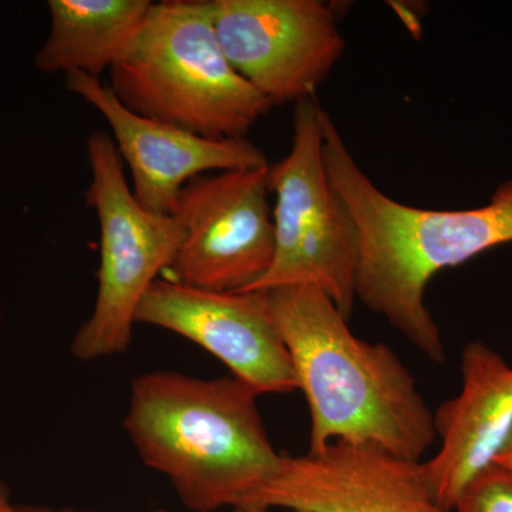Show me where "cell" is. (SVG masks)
<instances>
[{"label":"cell","instance_id":"6da1fadb","mask_svg":"<svg viewBox=\"0 0 512 512\" xmlns=\"http://www.w3.org/2000/svg\"><path fill=\"white\" fill-rule=\"evenodd\" d=\"M323 158L330 187L356 245V296L433 362L446 360L436 320L426 306L434 275L512 242V180L487 205L437 211L393 200L360 168L326 113Z\"/></svg>","mask_w":512,"mask_h":512},{"label":"cell","instance_id":"7a4b0ae2","mask_svg":"<svg viewBox=\"0 0 512 512\" xmlns=\"http://www.w3.org/2000/svg\"><path fill=\"white\" fill-rule=\"evenodd\" d=\"M264 292L308 402V453L346 441L420 461L437 440L434 414L396 353L353 335L348 319L315 286Z\"/></svg>","mask_w":512,"mask_h":512},{"label":"cell","instance_id":"3957f363","mask_svg":"<svg viewBox=\"0 0 512 512\" xmlns=\"http://www.w3.org/2000/svg\"><path fill=\"white\" fill-rule=\"evenodd\" d=\"M258 396L235 377L146 373L131 384L124 430L190 510H235L251 503L284 457L266 434Z\"/></svg>","mask_w":512,"mask_h":512},{"label":"cell","instance_id":"277c9868","mask_svg":"<svg viewBox=\"0 0 512 512\" xmlns=\"http://www.w3.org/2000/svg\"><path fill=\"white\" fill-rule=\"evenodd\" d=\"M109 72L128 110L214 140L247 138L274 109L222 52L212 0L153 3Z\"/></svg>","mask_w":512,"mask_h":512},{"label":"cell","instance_id":"5b68a950","mask_svg":"<svg viewBox=\"0 0 512 512\" xmlns=\"http://www.w3.org/2000/svg\"><path fill=\"white\" fill-rule=\"evenodd\" d=\"M92 183L87 205L100 225V266L96 303L74 335L72 353L83 362L126 352L138 305L165 268H171L184 241L174 215L141 207L124 177L116 144L94 131L87 140Z\"/></svg>","mask_w":512,"mask_h":512},{"label":"cell","instance_id":"8992f818","mask_svg":"<svg viewBox=\"0 0 512 512\" xmlns=\"http://www.w3.org/2000/svg\"><path fill=\"white\" fill-rule=\"evenodd\" d=\"M326 113L315 97L295 104L291 150L269 165V192L275 194L274 261L258 282L242 292L315 286L349 320L357 299L356 245L326 173Z\"/></svg>","mask_w":512,"mask_h":512},{"label":"cell","instance_id":"52a82bcc","mask_svg":"<svg viewBox=\"0 0 512 512\" xmlns=\"http://www.w3.org/2000/svg\"><path fill=\"white\" fill-rule=\"evenodd\" d=\"M269 165L200 175L185 185L174 217L184 241L171 265L175 282L242 292L271 268L275 228Z\"/></svg>","mask_w":512,"mask_h":512},{"label":"cell","instance_id":"ba28073f","mask_svg":"<svg viewBox=\"0 0 512 512\" xmlns=\"http://www.w3.org/2000/svg\"><path fill=\"white\" fill-rule=\"evenodd\" d=\"M222 52L272 106L315 97L345 53L335 12L320 0H212Z\"/></svg>","mask_w":512,"mask_h":512},{"label":"cell","instance_id":"9c48e42d","mask_svg":"<svg viewBox=\"0 0 512 512\" xmlns=\"http://www.w3.org/2000/svg\"><path fill=\"white\" fill-rule=\"evenodd\" d=\"M136 323L197 343L259 396L298 389L264 291L215 292L157 279L138 305Z\"/></svg>","mask_w":512,"mask_h":512},{"label":"cell","instance_id":"30bf717a","mask_svg":"<svg viewBox=\"0 0 512 512\" xmlns=\"http://www.w3.org/2000/svg\"><path fill=\"white\" fill-rule=\"evenodd\" d=\"M245 507L291 512H454L437 501L421 461L375 444L330 443L284 454L278 473Z\"/></svg>","mask_w":512,"mask_h":512},{"label":"cell","instance_id":"8fae6325","mask_svg":"<svg viewBox=\"0 0 512 512\" xmlns=\"http://www.w3.org/2000/svg\"><path fill=\"white\" fill-rule=\"evenodd\" d=\"M66 89L106 119L121 161L133 177L134 197L154 214L174 215L181 191L195 177L269 165L264 151L248 138L214 140L140 116L89 74H66Z\"/></svg>","mask_w":512,"mask_h":512},{"label":"cell","instance_id":"7c38bea8","mask_svg":"<svg viewBox=\"0 0 512 512\" xmlns=\"http://www.w3.org/2000/svg\"><path fill=\"white\" fill-rule=\"evenodd\" d=\"M461 376V392L434 413L440 450L421 463L437 501L451 511L512 436V367L504 357L483 342L468 343Z\"/></svg>","mask_w":512,"mask_h":512},{"label":"cell","instance_id":"4fadbf2b","mask_svg":"<svg viewBox=\"0 0 512 512\" xmlns=\"http://www.w3.org/2000/svg\"><path fill=\"white\" fill-rule=\"evenodd\" d=\"M50 32L35 57L45 74L99 79L128 49L153 8L150 0H50Z\"/></svg>","mask_w":512,"mask_h":512},{"label":"cell","instance_id":"5bb4252c","mask_svg":"<svg viewBox=\"0 0 512 512\" xmlns=\"http://www.w3.org/2000/svg\"><path fill=\"white\" fill-rule=\"evenodd\" d=\"M454 512H512V471L495 463L485 468L464 488Z\"/></svg>","mask_w":512,"mask_h":512},{"label":"cell","instance_id":"9a60e30c","mask_svg":"<svg viewBox=\"0 0 512 512\" xmlns=\"http://www.w3.org/2000/svg\"><path fill=\"white\" fill-rule=\"evenodd\" d=\"M8 512H90L73 508L33 507V505H10Z\"/></svg>","mask_w":512,"mask_h":512},{"label":"cell","instance_id":"2e32d148","mask_svg":"<svg viewBox=\"0 0 512 512\" xmlns=\"http://www.w3.org/2000/svg\"><path fill=\"white\" fill-rule=\"evenodd\" d=\"M498 466H503L508 468V470L512 471V436L511 439L508 440L507 446L503 448L500 454H498L497 458L494 461Z\"/></svg>","mask_w":512,"mask_h":512},{"label":"cell","instance_id":"e0dca14e","mask_svg":"<svg viewBox=\"0 0 512 512\" xmlns=\"http://www.w3.org/2000/svg\"><path fill=\"white\" fill-rule=\"evenodd\" d=\"M10 505L12 503H10L8 487L0 480V512H8Z\"/></svg>","mask_w":512,"mask_h":512},{"label":"cell","instance_id":"ac0fdd59","mask_svg":"<svg viewBox=\"0 0 512 512\" xmlns=\"http://www.w3.org/2000/svg\"><path fill=\"white\" fill-rule=\"evenodd\" d=\"M232 512H268V510L261 507H238L232 510Z\"/></svg>","mask_w":512,"mask_h":512},{"label":"cell","instance_id":"d6986e66","mask_svg":"<svg viewBox=\"0 0 512 512\" xmlns=\"http://www.w3.org/2000/svg\"><path fill=\"white\" fill-rule=\"evenodd\" d=\"M157 512H165V511H157Z\"/></svg>","mask_w":512,"mask_h":512},{"label":"cell","instance_id":"ffe728a7","mask_svg":"<svg viewBox=\"0 0 512 512\" xmlns=\"http://www.w3.org/2000/svg\"><path fill=\"white\" fill-rule=\"evenodd\" d=\"M296 512H298V511H296Z\"/></svg>","mask_w":512,"mask_h":512}]
</instances>
